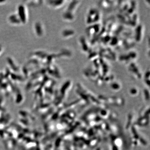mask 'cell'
Wrapping results in <instances>:
<instances>
[{
    "instance_id": "1",
    "label": "cell",
    "mask_w": 150,
    "mask_h": 150,
    "mask_svg": "<svg viewBox=\"0 0 150 150\" xmlns=\"http://www.w3.org/2000/svg\"><path fill=\"white\" fill-rule=\"evenodd\" d=\"M18 16L21 20V22L23 24L26 23L27 20L26 10L24 6L21 5L18 8Z\"/></svg>"
},
{
    "instance_id": "2",
    "label": "cell",
    "mask_w": 150,
    "mask_h": 150,
    "mask_svg": "<svg viewBox=\"0 0 150 150\" xmlns=\"http://www.w3.org/2000/svg\"><path fill=\"white\" fill-rule=\"evenodd\" d=\"M9 21L11 23L15 24H18L21 23V21L19 17H17V15L13 14L11 15L9 18Z\"/></svg>"
},
{
    "instance_id": "3",
    "label": "cell",
    "mask_w": 150,
    "mask_h": 150,
    "mask_svg": "<svg viewBox=\"0 0 150 150\" xmlns=\"http://www.w3.org/2000/svg\"><path fill=\"white\" fill-rule=\"evenodd\" d=\"M35 26L36 34H37L38 36H42L43 35V31L41 25L39 23H37L35 25Z\"/></svg>"
}]
</instances>
